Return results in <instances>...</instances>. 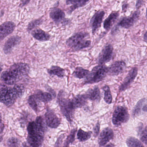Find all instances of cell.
I'll use <instances>...</instances> for the list:
<instances>
[{
  "label": "cell",
  "instance_id": "cell-1",
  "mask_svg": "<svg viewBox=\"0 0 147 147\" xmlns=\"http://www.w3.org/2000/svg\"><path fill=\"white\" fill-rule=\"evenodd\" d=\"M29 71L30 66L28 64L16 63L11 66L2 73L1 80L6 84L13 85L26 77Z\"/></svg>",
  "mask_w": 147,
  "mask_h": 147
},
{
  "label": "cell",
  "instance_id": "cell-2",
  "mask_svg": "<svg viewBox=\"0 0 147 147\" xmlns=\"http://www.w3.org/2000/svg\"><path fill=\"white\" fill-rule=\"evenodd\" d=\"M43 118L38 117L36 120L30 122L27 127V141L28 144L32 147H40L44 142L45 132Z\"/></svg>",
  "mask_w": 147,
  "mask_h": 147
},
{
  "label": "cell",
  "instance_id": "cell-3",
  "mask_svg": "<svg viewBox=\"0 0 147 147\" xmlns=\"http://www.w3.org/2000/svg\"><path fill=\"white\" fill-rule=\"evenodd\" d=\"M25 87L22 84L13 86L0 84V102L7 106H11L23 95Z\"/></svg>",
  "mask_w": 147,
  "mask_h": 147
},
{
  "label": "cell",
  "instance_id": "cell-4",
  "mask_svg": "<svg viewBox=\"0 0 147 147\" xmlns=\"http://www.w3.org/2000/svg\"><path fill=\"white\" fill-rule=\"evenodd\" d=\"M57 99L61 112L68 121L71 123L75 110L71 100L66 98L65 93L63 91H59Z\"/></svg>",
  "mask_w": 147,
  "mask_h": 147
},
{
  "label": "cell",
  "instance_id": "cell-5",
  "mask_svg": "<svg viewBox=\"0 0 147 147\" xmlns=\"http://www.w3.org/2000/svg\"><path fill=\"white\" fill-rule=\"evenodd\" d=\"M108 73V67L104 64L95 66L86 76L84 84H93L98 83L106 77Z\"/></svg>",
  "mask_w": 147,
  "mask_h": 147
},
{
  "label": "cell",
  "instance_id": "cell-6",
  "mask_svg": "<svg viewBox=\"0 0 147 147\" xmlns=\"http://www.w3.org/2000/svg\"><path fill=\"white\" fill-rule=\"evenodd\" d=\"M129 117L127 108L123 106H117L113 113L112 123L115 126H119L127 122Z\"/></svg>",
  "mask_w": 147,
  "mask_h": 147
},
{
  "label": "cell",
  "instance_id": "cell-7",
  "mask_svg": "<svg viewBox=\"0 0 147 147\" xmlns=\"http://www.w3.org/2000/svg\"><path fill=\"white\" fill-rule=\"evenodd\" d=\"M105 14V12L104 10H98L96 12L91 18L90 26L91 27L92 33L93 35L101 27Z\"/></svg>",
  "mask_w": 147,
  "mask_h": 147
},
{
  "label": "cell",
  "instance_id": "cell-8",
  "mask_svg": "<svg viewBox=\"0 0 147 147\" xmlns=\"http://www.w3.org/2000/svg\"><path fill=\"white\" fill-rule=\"evenodd\" d=\"M113 46L111 44L105 45L99 54L98 58V62L99 64H104L105 63L109 62L113 54Z\"/></svg>",
  "mask_w": 147,
  "mask_h": 147
},
{
  "label": "cell",
  "instance_id": "cell-9",
  "mask_svg": "<svg viewBox=\"0 0 147 147\" xmlns=\"http://www.w3.org/2000/svg\"><path fill=\"white\" fill-rule=\"evenodd\" d=\"M140 12L137 10L134 12L132 15L129 17H125L121 19L117 26L125 28H129L134 26L140 18Z\"/></svg>",
  "mask_w": 147,
  "mask_h": 147
},
{
  "label": "cell",
  "instance_id": "cell-10",
  "mask_svg": "<svg viewBox=\"0 0 147 147\" xmlns=\"http://www.w3.org/2000/svg\"><path fill=\"white\" fill-rule=\"evenodd\" d=\"M89 36L90 34L87 32H80L75 33L66 40V45L72 48Z\"/></svg>",
  "mask_w": 147,
  "mask_h": 147
},
{
  "label": "cell",
  "instance_id": "cell-11",
  "mask_svg": "<svg viewBox=\"0 0 147 147\" xmlns=\"http://www.w3.org/2000/svg\"><path fill=\"white\" fill-rule=\"evenodd\" d=\"M47 125L52 129H56L60 124V121L55 113L51 110H48L45 114Z\"/></svg>",
  "mask_w": 147,
  "mask_h": 147
},
{
  "label": "cell",
  "instance_id": "cell-12",
  "mask_svg": "<svg viewBox=\"0 0 147 147\" xmlns=\"http://www.w3.org/2000/svg\"><path fill=\"white\" fill-rule=\"evenodd\" d=\"M15 27V24L12 22H6L2 23L0 26V41L11 34Z\"/></svg>",
  "mask_w": 147,
  "mask_h": 147
},
{
  "label": "cell",
  "instance_id": "cell-13",
  "mask_svg": "<svg viewBox=\"0 0 147 147\" xmlns=\"http://www.w3.org/2000/svg\"><path fill=\"white\" fill-rule=\"evenodd\" d=\"M114 134L112 129L109 128L104 129L100 133L98 138V144L100 146H104L111 140L114 138Z\"/></svg>",
  "mask_w": 147,
  "mask_h": 147
},
{
  "label": "cell",
  "instance_id": "cell-14",
  "mask_svg": "<svg viewBox=\"0 0 147 147\" xmlns=\"http://www.w3.org/2000/svg\"><path fill=\"white\" fill-rule=\"evenodd\" d=\"M138 73V69L136 67L132 68L129 71L123 83L120 87V91H123L127 89L133 81L135 79Z\"/></svg>",
  "mask_w": 147,
  "mask_h": 147
},
{
  "label": "cell",
  "instance_id": "cell-15",
  "mask_svg": "<svg viewBox=\"0 0 147 147\" xmlns=\"http://www.w3.org/2000/svg\"><path fill=\"white\" fill-rule=\"evenodd\" d=\"M21 40V37L17 35L13 36L9 38L4 44L3 48L4 53L6 54L10 53L14 47L20 43Z\"/></svg>",
  "mask_w": 147,
  "mask_h": 147
},
{
  "label": "cell",
  "instance_id": "cell-16",
  "mask_svg": "<svg viewBox=\"0 0 147 147\" xmlns=\"http://www.w3.org/2000/svg\"><path fill=\"white\" fill-rule=\"evenodd\" d=\"M126 67V64L123 61H117L108 67V73L111 76H117L121 73Z\"/></svg>",
  "mask_w": 147,
  "mask_h": 147
},
{
  "label": "cell",
  "instance_id": "cell-17",
  "mask_svg": "<svg viewBox=\"0 0 147 147\" xmlns=\"http://www.w3.org/2000/svg\"><path fill=\"white\" fill-rule=\"evenodd\" d=\"M49 16L56 24H59L62 23L65 19V14L64 11L61 9L55 8L50 11Z\"/></svg>",
  "mask_w": 147,
  "mask_h": 147
},
{
  "label": "cell",
  "instance_id": "cell-18",
  "mask_svg": "<svg viewBox=\"0 0 147 147\" xmlns=\"http://www.w3.org/2000/svg\"><path fill=\"white\" fill-rule=\"evenodd\" d=\"M119 15V11H113L105 19L103 22V28L106 31H109L111 28L118 19Z\"/></svg>",
  "mask_w": 147,
  "mask_h": 147
},
{
  "label": "cell",
  "instance_id": "cell-19",
  "mask_svg": "<svg viewBox=\"0 0 147 147\" xmlns=\"http://www.w3.org/2000/svg\"><path fill=\"white\" fill-rule=\"evenodd\" d=\"M31 34L35 39L42 42L48 41L51 38L50 34L40 28L33 29L31 32Z\"/></svg>",
  "mask_w": 147,
  "mask_h": 147
},
{
  "label": "cell",
  "instance_id": "cell-20",
  "mask_svg": "<svg viewBox=\"0 0 147 147\" xmlns=\"http://www.w3.org/2000/svg\"><path fill=\"white\" fill-rule=\"evenodd\" d=\"M34 96L35 97L38 102H42L43 103H47L51 102L53 99V97L51 93L47 92H44L41 91L37 90Z\"/></svg>",
  "mask_w": 147,
  "mask_h": 147
},
{
  "label": "cell",
  "instance_id": "cell-21",
  "mask_svg": "<svg viewBox=\"0 0 147 147\" xmlns=\"http://www.w3.org/2000/svg\"><path fill=\"white\" fill-rule=\"evenodd\" d=\"M87 99L92 101H99L101 99V93L97 86L90 89L85 94Z\"/></svg>",
  "mask_w": 147,
  "mask_h": 147
},
{
  "label": "cell",
  "instance_id": "cell-22",
  "mask_svg": "<svg viewBox=\"0 0 147 147\" xmlns=\"http://www.w3.org/2000/svg\"><path fill=\"white\" fill-rule=\"evenodd\" d=\"M87 98L85 95H79L76 96L71 99L74 107L76 109L78 108H81L84 106L86 103Z\"/></svg>",
  "mask_w": 147,
  "mask_h": 147
},
{
  "label": "cell",
  "instance_id": "cell-23",
  "mask_svg": "<svg viewBox=\"0 0 147 147\" xmlns=\"http://www.w3.org/2000/svg\"><path fill=\"white\" fill-rule=\"evenodd\" d=\"M47 71L51 75H55L59 78L64 77L65 75L64 69L57 66H53Z\"/></svg>",
  "mask_w": 147,
  "mask_h": 147
},
{
  "label": "cell",
  "instance_id": "cell-24",
  "mask_svg": "<svg viewBox=\"0 0 147 147\" xmlns=\"http://www.w3.org/2000/svg\"><path fill=\"white\" fill-rule=\"evenodd\" d=\"M92 132L90 131L85 132L80 129L77 133V138L78 140L81 142L86 141L91 137Z\"/></svg>",
  "mask_w": 147,
  "mask_h": 147
},
{
  "label": "cell",
  "instance_id": "cell-25",
  "mask_svg": "<svg viewBox=\"0 0 147 147\" xmlns=\"http://www.w3.org/2000/svg\"><path fill=\"white\" fill-rule=\"evenodd\" d=\"M89 71L81 67H77L74 72V76L78 79H83L89 74Z\"/></svg>",
  "mask_w": 147,
  "mask_h": 147
},
{
  "label": "cell",
  "instance_id": "cell-26",
  "mask_svg": "<svg viewBox=\"0 0 147 147\" xmlns=\"http://www.w3.org/2000/svg\"><path fill=\"white\" fill-rule=\"evenodd\" d=\"M90 0H79L76 2L75 4L71 5L69 9L68 10V13L69 15L71 14L72 12L74 11L75 9L79 8L80 7H84L86 5V3L89 2Z\"/></svg>",
  "mask_w": 147,
  "mask_h": 147
},
{
  "label": "cell",
  "instance_id": "cell-27",
  "mask_svg": "<svg viewBox=\"0 0 147 147\" xmlns=\"http://www.w3.org/2000/svg\"><path fill=\"white\" fill-rule=\"evenodd\" d=\"M91 45V41L90 40H86L85 39L75 46L72 49L74 51H78L89 47Z\"/></svg>",
  "mask_w": 147,
  "mask_h": 147
},
{
  "label": "cell",
  "instance_id": "cell-28",
  "mask_svg": "<svg viewBox=\"0 0 147 147\" xmlns=\"http://www.w3.org/2000/svg\"><path fill=\"white\" fill-rule=\"evenodd\" d=\"M103 90L104 91L105 101L108 104H110L112 103V97L109 87L108 85H105L103 88Z\"/></svg>",
  "mask_w": 147,
  "mask_h": 147
},
{
  "label": "cell",
  "instance_id": "cell-29",
  "mask_svg": "<svg viewBox=\"0 0 147 147\" xmlns=\"http://www.w3.org/2000/svg\"><path fill=\"white\" fill-rule=\"evenodd\" d=\"M43 21L44 20L42 19H36L32 21L31 22H29L28 26V31L30 32L38 26H40L43 23Z\"/></svg>",
  "mask_w": 147,
  "mask_h": 147
},
{
  "label": "cell",
  "instance_id": "cell-30",
  "mask_svg": "<svg viewBox=\"0 0 147 147\" xmlns=\"http://www.w3.org/2000/svg\"><path fill=\"white\" fill-rule=\"evenodd\" d=\"M127 144L129 147H140L144 146L139 140L132 137H129L127 140Z\"/></svg>",
  "mask_w": 147,
  "mask_h": 147
},
{
  "label": "cell",
  "instance_id": "cell-31",
  "mask_svg": "<svg viewBox=\"0 0 147 147\" xmlns=\"http://www.w3.org/2000/svg\"><path fill=\"white\" fill-rule=\"evenodd\" d=\"M28 103L31 108L35 112H38V102L33 95L30 96L28 99Z\"/></svg>",
  "mask_w": 147,
  "mask_h": 147
},
{
  "label": "cell",
  "instance_id": "cell-32",
  "mask_svg": "<svg viewBox=\"0 0 147 147\" xmlns=\"http://www.w3.org/2000/svg\"><path fill=\"white\" fill-rule=\"evenodd\" d=\"M77 132V129H72L71 132L70 133L67 137L65 141L64 142V146L67 147L69 146L70 144L73 143L75 139V134Z\"/></svg>",
  "mask_w": 147,
  "mask_h": 147
},
{
  "label": "cell",
  "instance_id": "cell-33",
  "mask_svg": "<svg viewBox=\"0 0 147 147\" xmlns=\"http://www.w3.org/2000/svg\"><path fill=\"white\" fill-rule=\"evenodd\" d=\"M146 99L145 98H142L141 100H140L136 106L134 108V110L133 111V116L134 117H136L139 115V114L140 113L141 109L143 105V103L145 102Z\"/></svg>",
  "mask_w": 147,
  "mask_h": 147
},
{
  "label": "cell",
  "instance_id": "cell-34",
  "mask_svg": "<svg viewBox=\"0 0 147 147\" xmlns=\"http://www.w3.org/2000/svg\"><path fill=\"white\" fill-rule=\"evenodd\" d=\"M7 144L10 147H18L20 145V142L17 138H11L8 140Z\"/></svg>",
  "mask_w": 147,
  "mask_h": 147
},
{
  "label": "cell",
  "instance_id": "cell-35",
  "mask_svg": "<svg viewBox=\"0 0 147 147\" xmlns=\"http://www.w3.org/2000/svg\"><path fill=\"white\" fill-rule=\"evenodd\" d=\"M140 140L144 144L147 145V126L140 133Z\"/></svg>",
  "mask_w": 147,
  "mask_h": 147
},
{
  "label": "cell",
  "instance_id": "cell-36",
  "mask_svg": "<svg viewBox=\"0 0 147 147\" xmlns=\"http://www.w3.org/2000/svg\"><path fill=\"white\" fill-rule=\"evenodd\" d=\"M100 123L99 122L97 123L94 127V135H95V137H96L98 135L99 130H100Z\"/></svg>",
  "mask_w": 147,
  "mask_h": 147
},
{
  "label": "cell",
  "instance_id": "cell-37",
  "mask_svg": "<svg viewBox=\"0 0 147 147\" xmlns=\"http://www.w3.org/2000/svg\"><path fill=\"white\" fill-rule=\"evenodd\" d=\"M143 3H144L143 0H137L136 1V9H139L143 5Z\"/></svg>",
  "mask_w": 147,
  "mask_h": 147
},
{
  "label": "cell",
  "instance_id": "cell-38",
  "mask_svg": "<svg viewBox=\"0 0 147 147\" xmlns=\"http://www.w3.org/2000/svg\"><path fill=\"white\" fill-rule=\"evenodd\" d=\"M79 0H65L66 5H73Z\"/></svg>",
  "mask_w": 147,
  "mask_h": 147
},
{
  "label": "cell",
  "instance_id": "cell-39",
  "mask_svg": "<svg viewBox=\"0 0 147 147\" xmlns=\"http://www.w3.org/2000/svg\"><path fill=\"white\" fill-rule=\"evenodd\" d=\"M30 1V0H22L20 3L21 7L26 6V5H27L29 3Z\"/></svg>",
  "mask_w": 147,
  "mask_h": 147
},
{
  "label": "cell",
  "instance_id": "cell-40",
  "mask_svg": "<svg viewBox=\"0 0 147 147\" xmlns=\"http://www.w3.org/2000/svg\"><path fill=\"white\" fill-rule=\"evenodd\" d=\"M128 7V4L127 3H124L122 5V11L123 12H126L127 11V9Z\"/></svg>",
  "mask_w": 147,
  "mask_h": 147
},
{
  "label": "cell",
  "instance_id": "cell-41",
  "mask_svg": "<svg viewBox=\"0 0 147 147\" xmlns=\"http://www.w3.org/2000/svg\"><path fill=\"white\" fill-rule=\"evenodd\" d=\"M144 40L145 42H147V31L144 35Z\"/></svg>",
  "mask_w": 147,
  "mask_h": 147
},
{
  "label": "cell",
  "instance_id": "cell-42",
  "mask_svg": "<svg viewBox=\"0 0 147 147\" xmlns=\"http://www.w3.org/2000/svg\"><path fill=\"white\" fill-rule=\"evenodd\" d=\"M143 111H145V112H147V103L145 104V106L143 107Z\"/></svg>",
  "mask_w": 147,
  "mask_h": 147
},
{
  "label": "cell",
  "instance_id": "cell-43",
  "mask_svg": "<svg viewBox=\"0 0 147 147\" xmlns=\"http://www.w3.org/2000/svg\"><path fill=\"white\" fill-rule=\"evenodd\" d=\"M2 121V117L1 114V112H0V125H1V123Z\"/></svg>",
  "mask_w": 147,
  "mask_h": 147
},
{
  "label": "cell",
  "instance_id": "cell-44",
  "mask_svg": "<svg viewBox=\"0 0 147 147\" xmlns=\"http://www.w3.org/2000/svg\"><path fill=\"white\" fill-rule=\"evenodd\" d=\"M2 70V68L1 67V66H0V74H1V72Z\"/></svg>",
  "mask_w": 147,
  "mask_h": 147
},
{
  "label": "cell",
  "instance_id": "cell-45",
  "mask_svg": "<svg viewBox=\"0 0 147 147\" xmlns=\"http://www.w3.org/2000/svg\"><path fill=\"white\" fill-rule=\"evenodd\" d=\"M146 17L147 19V8L146 9Z\"/></svg>",
  "mask_w": 147,
  "mask_h": 147
}]
</instances>
